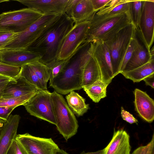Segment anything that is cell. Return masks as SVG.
Listing matches in <instances>:
<instances>
[{"instance_id": "cell-25", "label": "cell", "mask_w": 154, "mask_h": 154, "mask_svg": "<svg viewBox=\"0 0 154 154\" xmlns=\"http://www.w3.org/2000/svg\"><path fill=\"white\" fill-rule=\"evenodd\" d=\"M29 64L35 75L47 89V83L50 79V71L48 66L38 60Z\"/></svg>"}, {"instance_id": "cell-38", "label": "cell", "mask_w": 154, "mask_h": 154, "mask_svg": "<svg viewBox=\"0 0 154 154\" xmlns=\"http://www.w3.org/2000/svg\"><path fill=\"white\" fill-rule=\"evenodd\" d=\"M94 11L96 12L105 8L111 0H91Z\"/></svg>"}, {"instance_id": "cell-39", "label": "cell", "mask_w": 154, "mask_h": 154, "mask_svg": "<svg viewBox=\"0 0 154 154\" xmlns=\"http://www.w3.org/2000/svg\"><path fill=\"white\" fill-rule=\"evenodd\" d=\"M143 80L145 82L146 85H149L152 88H154V74L146 77Z\"/></svg>"}, {"instance_id": "cell-12", "label": "cell", "mask_w": 154, "mask_h": 154, "mask_svg": "<svg viewBox=\"0 0 154 154\" xmlns=\"http://www.w3.org/2000/svg\"><path fill=\"white\" fill-rule=\"evenodd\" d=\"M16 139L28 154H54L55 150L59 148L51 138L36 137L28 133L17 134Z\"/></svg>"}, {"instance_id": "cell-7", "label": "cell", "mask_w": 154, "mask_h": 154, "mask_svg": "<svg viewBox=\"0 0 154 154\" xmlns=\"http://www.w3.org/2000/svg\"><path fill=\"white\" fill-rule=\"evenodd\" d=\"M43 15L29 8L4 12L0 14V28L15 33L21 32Z\"/></svg>"}, {"instance_id": "cell-13", "label": "cell", "mask_w": 154, "mask_h": 154, "mask_svg": "<svg viewBox=\"0 0 154 154\" xmlns=\"http://www.w3.org/2000/svg\"><path fill=\"white\" fill-rule=\"evenodd\" d=\"M41 56L38 53L27 49L0 50V60L5 64L21 68L35 61H39Z\"/></svg>"}, {"instance_id": "cell-32", "label": "cell", "mask_w": 154, "mask_h": 154, "mask_svg": "<svg viewBox=\"0 0 154 154\" xmlns=\"http://www.w3.org/2000/svg\"><path fill=\"white\" fill-rule=\"evenodd\" d=\"M20 68L9 65L0 60V74L15 79L19 74Z\"/></svg>"}, {"instance_id": "cell-26", "label": "cell", "mask_w": 154, "mask_h": 154, "mask_svg": "<svg viewBox=\"0 0 154 154\" xmlns=\"http://www.w3.org/2000/svg\"><path fill=\"white\" fill-rule=\"evenodd\" d=\"M19 75L23 77L30 83L35 86L39 89L47 90L35 75L29 63L20 68Z\"/></svg>"}, {"instance_id": "cell-6", "label": "cell", "mask_w": 154, "mask_h": 154, "mask_svg": "<svg viewBox=\"0 0 154 154\" xmlns=\"http://www.w3.org/2000/svg\"><path fill=\"white\" fill-rule=\"evenodd\" d=\"M136 32V29L132 22L121 29L112 38L104 42L110 54L114 77L120 73L122 61Z\"/></svg>"}, {"instance_id": "cell-42", "label": "cell", "mask_w": 154, "mask_h": 154, "mask_svg": "<svg viewBox=\"0 0 154 154\" xmlns=\"http://www.w3.org/2000/svg\"><path fill=\"white\" fill-rule=\"evenodd\" d=\"M54 154H68L66 152L59 148L56 149L54 153Z\"/></svg>"}, {"instance_id": "cell-29", "label": "cell", "mask_w": 154, "mask_h": 154, "mask_svg": "<svg viewBox=\"0 0 154 154\" xmlns=\"http://www.w3.org/2000/svg\"><path fill=\"white\" fill-rule=\"evenodd\" d=\"M69 59L65 60H59L57 58L46 64L49 69L50 82L62 71L66 65Z\"/></svg>"}, {"instance_id": "cell-43", "label": "cell", "mask_w": 154, "mask_h": 154, "mask_svg": "<svg viewBox=\"0 0 154 154\" xmlns=\"http://www.w3.org/2000/svg\"><path fill=\"white\" fill-rule=\"evenodd\" d=\"M103 149L95 152H85L84 151H83L80 154H103Z\"/></svg>"}, {"instance_id": "cell-2", "label": "cell", "mask_w": 154, "mask_h": 154, "mask_svg": "<svg viewBox=\"0 0 154 154\" xmlns=\"http://www.w3.org/2000/svg\"><path fill=\"white\" fill-rule=\"evenodd\" d=\"M90 42L84 44L69 59L62 71L51 82L49 86L58 93L66 95L71 91L80 90L81 86L82 68L91 56Z\"/></svg>"}, {"instance_id": "cell-33", "label": "cell", "mask_w": 154, "mask_h": 154, "mask_svg": "<svg viewBox=\"0 0 154 154\" xmlns=\"http://www.w3.org/2000/svg\"><path fill=\"white\" fill-rule=\"evenodd\" d=\"M131 154H154V134L151 141L146 145L139 147Z\"/></svg>"}, {"instance_id": "cell-10", "label": "cell", "mask_w": 154, "mask_h": 154, "mask_svg": "<svg viewBox=\"0 0 154 154\" xmlns=\"http://www.w3.org/2000/svg\"><path fill=\"white\" fill-rule=\"evenodd\" d=\"M143 44L150 51L154 41V0H143L138 29Z\"/></svg>"}, {"instance_id": "cell-18", "label": "cell", "mask_w": 154, "mask_h": 154, "mask_svg": "<svg viewBox=\"0 0 154 154\" xmlns=\"http://www.w3.org/2000/svg\"><path fill=\"white\" fill-rule=\"evenodd\" d=\"M39 90L23 77L18 75L8 82L1 97L4 98L17 97L36 92Z\"/></svg>"}, {"instance_id": "cell-23", "label": "cell", "mask_w": 154, "mask_h": 154, "mask_svg": "<svg viewBox=\"0 0 154 154\" xmlns=\"http://www.w3.org/2000/svg\"><path fill=\"white\" fill-rule=\"evenodd\" d=\"M68 105L74 114L79 117L82 116L89 108V105L79 94L72 91L66 96Z\"/></svg>"}, {"instance_id": "cell-35", "label": "cell", "mask_w": 154, "mask_h": 154, "mask_svg": "<svg viewBox=\"0 0 154 154\" xmlns=\"http://www.w3.org/2000/svg\"><path fill=\"white\" fill-rule=\"evenodd\" d=\"M6 154H28L22 145L15 138L13 140Z\"/></svg>"}, {"instance_id": "cell-40", "label": "cell", "mask_w": 154, "mask_h": 154, "mask_svg": "<svg viewBox=\"0 0 154 154\" xmlns=\"http://www.w3.org/2000/svg\"><path fill=\"white\" fill-rule=\"evenodd\" d=\"M14 79L0 74V83L9 82Z\"/></svg>"}, {"instance_id": "cell-16", "label": "cell", "mask_w": 154, "mask_h": 154, "mask_svg": "<svg viewBox=\"0 0 154 154\" xmlns=\"http://www.w3.org/2000/svg\"><path fill=\"white\" fill-rule=\"evenodd\" d=\"M134 103L135 111L143 120L149 122L154 119L153 100L145 91L136 88L134 92Z\"/></svg>"}, {"instance_id": "cell-19", "label": "cell", "mask_w": 154, "mask_h": 154, "mask_svg": "<svg viewBox=\"0 0 154 154\" xmlns=\"http://www.w3.org/2000/svg\"><path fill=\"white\" fill-rule=\"evenodd\" d=\"M130 137L122 129L114 130L112 137L103 154H131Z\"/></svg>"}, {"instance_id": "cell-24", "label": "cell", "mask_w": 154, "mask_h": 154, "mask_svg": "<svg viewBox=\"0 0 154 154\" xmlns=\"http://www.w3.org/2000/svg\"><path fill=\"white\" fill-rule=\"evenodd\" d=\"M109 84L99 80L83 89L92 101L97 103L106 97V88Z\"/></svg>"}, {"instance_id": "cell-9", "label": "cell", "mask_w": 154, "mask_h": 154, "mask_svg": "<svg viewBox=\"0 0 154 154\" xmlns=\"http://www.w3.org/2000/svg\"><path fill=\"white\" fill-rule=\"evenodd\" d=\"M89 24L90 21L74 23L63 41L57 55L58 59H69L86 42Z\"/></svg>"}, {"instance_id": "cell-30", "label": "cell", "mask_w": 154, "mask_h": 154, "mask_svg": "<svg viewBox=\"0 0 154 154\" xmlns=\"http://www.w3.org/2000/svg\"><path fill=\"white\" fill-rule=\"evenodd\" d=\"M137 32L131 40L120 65L119 73L122 72L139 43L136 35Z\"/></svg>"}, {"instance_id": "cell-20", "label": "cell", "mask_w": 154, "mask_h": 154, "mask_svg": "<svg viewBox=\"0 0 154 154\" xmlns=\"http://www.w3.org/2000/svg\"><path fill=\"white\" fill-rule=\"evenodd\" d=\"M154 49L153 46L149 51L143 44L142 45L139 42L122 72L134 69L154 59Z\"/></svg>"}, {"instance_id": "cell-31", "label": "cell", "mask_w": 154, "mask_h": 154, "mask_svg": "<svg viewBox=\"0 0 154 154\" xmlns=\"http://www.w3.org/2000/svg\"><path fill=\"white\" fill-rule=\"evenodd\" d=\"M20 33H15L0 28V50L4 49Z\"/></svg>"}, {"instance_id": "cell-4", "label": "cell", "mask_w": 154, "mask_h": 154, "mask_svg": "<svg viewBox=\"0 0 154 154\" xmlns=\"http://www.w3.org/2000/svg\"><path fill=\"white\" fill-rule=\"evenodd\" d=\"M51 96L57 129L67 140L77 132L78 121L61 94L54 91Z\"/></svg>"}, {"instance_id": "cell-11", "label": "cell", "mask_w": 154, "mask_h": 154, "mask_svg": "<svg viewBox=\"0 0 154 154\" xmlns=\"http://www.w3.org/2000/svg\"><path fill=\"white\" fill-rule=\"evenodd\" d=\"M89 51L99 66L101 81L110 84L114 77L110 54L106 45L101 41L90 42Z\"/></svg>"}, {"instance_id": "cell-41", "label": "cell", "mask_w": 154, "mask_h": 154, "mask_svg": "<svg viewBox=\"0 0 154 154\" xmlns=\"http://www.w3.org/2000/svg\"><path fill=\"white\" fill-rule=\"evenodd\" d=\"M8 82L0 83V97L2 95L4 90Z\"/></svg>"}, {"instance_id": "cell-14", "label": "cell", "mask_w": 154, "mask_h": 154, "mask_svg": "<svg viewBox=\"0 0 154 154\" xmlns=\"http://www.w3.org/2000/svg\"><path fill=\"white\" fill-rule=\"evenodd\" d=\"M96 12L91 0H69L64 13L75 23L90 21Z\"/></svg>"}, {"instance_id": "cell-15", "label": "cell", "mask_w": 154, "mask_h": 154, "mask_svg": "<svg viewBox=\"0 0 154 154\" xmlns=\"http://www.w3.org/2000/svg\"><path fill=\"white\" fill-rule=\"evenodd\" d=\"M20 3L44 14H59L64 13L69 0H16Z\"/></svg>"}, {"instance_id": "cell-17", "label": "cell", "mask_w": 154, "mask_h": 154, "mask_svg": "<svg viewBox=\"0 0 154 154\" xmlns=\"http://www.w3.org/2000/svg\"><path fill=\"white\" fill-rule=\"evenodd\" d=\"M20 119L19 115L11 114L5 121L0 134V154H6L16 138Z\"/></svg>"}, {"instance_id": "cell-34", "label": "cell", "mask_w": 154, "mask_h": 154, "mask_svg": "<svg viewBox=\"0 0 154 154\" xmlns=\"http://www.w3.org/2000/svg\"><path fill=\"white\" fill-rule=\"evenodd\" d=\"M129 2L130 0H120L119 3L108 14H116L129 12Z\"/></svg>"}, {"instance_id": "cell-28", "label": "cell", "mask_w": 154, "mask_h": 154, "mask_svg": "<svg viewBox=\"0 0 154 154\" xmlns=\"http://www.w3.org/2000/svg\"><path fill=\"white\" fill-rule=\"evenodd\" d=\"M37 92L30 93L17 97L4 98L1 97H0V106H8L16 108L19 106L23 105Z\"/></svg>"}, {"instance_id": "cell-8", "label": "cell", "mask_w": 154, "mask_h": 154, "mask_svg": "<svg viewBox=\"0 0 154 154\" xmlns=\"http://www.w3.org/2000/svg\"><path fill=\"white\" fill-rule=\"evenodd\" d=\"M23 106L31 116L56 125L51 93L39 90Z\"/></svg>"}, {"instance_id": "cell-37", "label": "cell", "mask_w": 154, "mask_h": 154, "mask_svg": "<svg viewBox=\"0 0 154 154\" xmlns=\"http://www.w3.org/2000/svg\"><path fill=\"white\" fill-rule=\"evenodd\" d=\"M15 108L8 106H0V119L6 121L10 114Z\"/></svg>"}, {"instance_id": "cell-3", "label": "cell", "mask_w": 154, "mask_h": 154, "mask_svg": "<svg viewBox=\"0 0 154 154\" xmlns=\"http://www.w3.org/2000/svg\"><path fill=\"white\" fill-rule=\"evenodd\" d=\"M132 22L129 12L100 15L95 14L90 20L85 42H104Z\"/></svg>"}, {"instance_id": "cell-22", "label": "cell", "mask_w": 154, "mask_h": 154, "mask_svg": "<svg viewBox=\"0 0 154 154\" xmlns=\"http://www.w3.org/2000/svg\"><path fill=\"white\" fill-rule=\"evenodd\" d=\"M125 78L132 80L134 82H139L146 77L154 74V59L146 64L133 70L122 72Z\"/></svg>"}, {"instance_id": "cell-27", "label": "cell", "mask_w": 154, "mask_h": 154, "mask_svg": "<svg viewBox=\"0 0 154 154\" xmlns=\"http://www.w3.org/2000/svg\"><path fill=\"white\" fill-rule=\"evenodd\" d=\"M143 0H130L129 13L136 30L138 29Z\"/></svg>"}, {"instance_id": "cell-44", "label": "cell", "mask_w": 154, "mask_h": 154, "mask_svg": "<svg viewBox=\"0 0 154 154\" xmlns=\"http://www.w3.org/2000/svg\"><path fill=\"white\" fill-rule=\"evenodd\" d=\"M5 121L0 119V134Z\"/></svg>"}, {"instance_id": "cell-21", "label": "cell", "mask_w": 154, "mask_h": 154, "mask_svg": "<svg viewBox=\"0 0 154 154\" xmlns=\"http://www.w3.org/2000/svg\"><path fill=\"white\" fill-rule=\"evenodd\" d=\"M99 80H101L100 70L96 60L91 54L82 70V87L83 88L88 87Z\"/></svg>"}, {"instance_id": "cell-36", "label": "cell", "mask_w": 154, "mask_h": 154, "mask_svg": "<svg viewBox=\"0 0 154 154\" xmlns=\"http://www.w3.org/2000/svg\"><path fill=\"white\" fill-rule=\"evenodd\" d=\"M121 115L122 119L130 124L134 123L137 124L138 120L128 112L125 110L123 107L121 108Z\"/></svg>"}, {"instance_id": "cell-1", "label": "cell", "mask_w": 154, "mask_h": 154, "mask_svg": "<svg viewBox=\"0 0 154 154\" xmlns=\"http://www.w3.org/2000/svg\"><path fill=\"white\" fill-rule=\"evenodd\" d=\"M74 22L63 13L27 49L41 56L39 61L46 64L57 58L63 41Z\"/></svg>"}, {"instance_id": "cell-5", "label": "cell", "mask_w": 154, "mask_h": 154, "mask_svg": "<svg viewBox=\"0 0 154 154\" xmlns=\"http://www.w3.org/2000/svg\"><path fill=\"white\" fill-rule=\"evenodd\" d=\"M61 14H44L25 30L21 32L4 49H27Z\"/></svg>"}, {"instance_id": "cell-45", "label": "cell", "mask_w": 154, "mask_h": 154, "mask_svg": "<svg viewBox=\"0 0 154 154\" xmlns=\"http://www.w3.org/2000/svg\"><path fill=\"white\" fill-rule=\"evenodd\" d=\"M8 0H0V3L2 2L9 1Z\"/></svg>"}]
</instances>
